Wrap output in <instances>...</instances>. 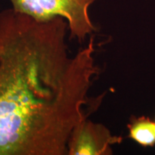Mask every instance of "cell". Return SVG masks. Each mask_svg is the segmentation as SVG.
I'll return each instance as SVG.
<instances>
[{
    "instance_id": "1",
    "label": "cell",
    "mask_w": 155,
    "mask_h": 155,
    "mask_svg": "<svg viewBox=\"0 0 155 155\" xmlns=\"http://www.w3.org/2000/svg\"><path fill=\"white\" fill-rule=\"evenodd\" d=\"M68 25L0 12V155H68L99 73L94 38L71 54Z\"/></svg>"
},
{
    "instance_id": "2",
    "label": "cell",
    "mask_w": 155,
    "mask_h": 155,
    "mask_svg": "<svg viewBox=\"0 0 155 155\" xmlns=\"http://www.w3.org/2000/svg\"><path fill=\"white\" fill-rule=\"evenodd\" d=\"M12 8L40 22L61 17L68 25L69 38L82 43L96 30L89 8L96 0H9Z\"/></svg>"
},
{
    "instance_id": "3",
    "label": "cell",
    "mask_w": 155,
    "mask_h": 155,
    "mask_svg": "<svg viewBox=\"0 0 155 155\" xmlns=\"http://www.w3.org/2000/svg\"><path fill=\"white\" fill-rule=\"evenodd\" d=\"M122 138L113 136L102 124L84 118L73 129L68 144V155H111V147Z\"/></svg>"
},
{
    "instance_id": "4",
    "label": "cell",
    "mask_w": 155,
    "mask_h": 155,
    "mask_svg": "<svg viewBox=\"0 0 155 155\" xmlns=\"http://www.w3.org/2000/svg\"><path fill=\"white\" fill-rule=\"evenodd\" d=\"M129 137L141 147L155 145V121L145 116L131 117L127 126Z\"/></svg>"
},
{
    "instance_id": "5",
    "label": "cell",
    "mask_w": 155,
    "mask_h": 155,
    "mask_svg": "<svg viewBox=\"0 0 155 155\" xmlns=\"http://www.w3.org/2000/svg\"></svg>"
}]
</instances>
